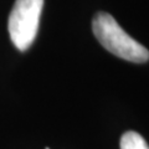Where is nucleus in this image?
Instances as JSON below:
<instances>
[{"mask_svg": "<svg viewBox=\"0 0 149 149\" xmlns=\"http://www.w3.org/2000/svg\"><path fill=\"white\" fill-rule=\"evenodd\" d=\"M92 31L106 50L130 62L143 63L149 60V51L129 36L108 13H97L92 20Z\"/></svg>", "mask_w": 149, "mask_h": 149, "instance_id": "nucleus-1", "label": "nucleus"}, {"mask_svg": "<svg viewBox=\"0 0 149 149\" xmlns=\"http://www.w3.org/2000/svg\"><path fill=\"white\" fill-rule=\"evenodd\" d=\"M44 0H16L9 16L8 30L17 50L25 51L34 42L39 30Z\"/></svg>", "mask_w": 149, "mask_h": 149, "instance_id": "nucleus-2", "label": "nucleus"}, {"mask_svg": "<svg viewBox=\"0 0 149 149\" xmlns=\"http://www.w3.org/2000/svg\"><path fill=\"white\" fill-rule=\"evenodd\" d=\"M120 149H149V146L141 134L129 130L120 138Z\"/></svg>", "mask_w": 149, "mask_h": 149, "instance_id": "nucleus-3", "label": "nucleus"}]
</instances>
